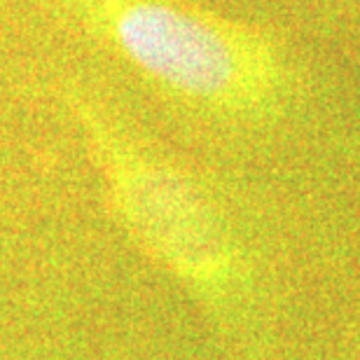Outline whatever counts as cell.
<instances>
[{"label": "cell", "instance_id": "obj_1", "mask_svg": "<svg viewBox=\"0 0 360 360\" xmlns=\"http://www.w3.org/2000/svg\"><path fill=\"white\" fill-rule=\"evenodd\" d=\"M150 82L213 110L269 105L283 68L260 33L174 0H49Z\"/></svg>", "mask_w": 360, "mask_h": 360}, {"label": "cell", "instance_id": "obj_2", "mask_svg": "<svg viewBox=\"0 0 360 360\" xmlns=\"http://www.w3.org/2000/svg\"><path fill=\"white\" fill-rule=\"evenodd\" d=\"M122 192L134 222L176 269L194 278H211L225 269V239L183 178L157 167H134Z\"/></svg>", "mask_w": 360, "mask_h": 360}]
</instances>
